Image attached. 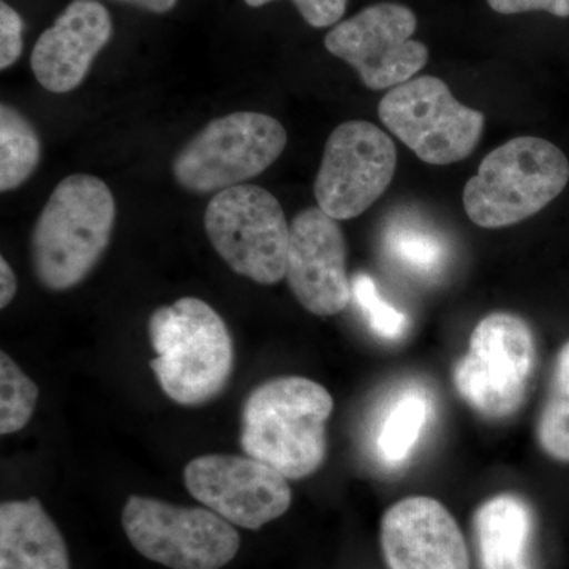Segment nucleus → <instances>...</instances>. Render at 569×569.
I'll return each instance as SVG.
<instances>
[{
  "instance_id": "obj_1",
  "label": "nucleus",
  "mask_w": 569,
  "mask_h": 569,
  "mask_svg": "<svg viewBox=\"0 0 569 569\" xmlns=\"http://www.w3.org/2000/svg\"><path fill=\"white\" fill-rule=\"evenodd\" d=\"M335 410L328 389L305 377L264 381L242 408L241 447L247 456L302 479L323 466L328 452L326 422Z\"/></svg>"
},
{
  "instance_id": "obj_2",
  "label": "nucleus",
  "mask_w": 569,
  "mask_h": 569,
  "mask_svg": "<svg viewBox=\"0 0 569 569\" xmlns=\"http://www.w3.org/2000/svg\"><path fill=\"white\" fill-rule=\"evenodd\" d=\"M116 200L91 174H71L52 190L31 234V264L41 287L67 291L80 284L110 246Z\"/></svg>"
},
{
  "instance_id": "obj_3",
  "label": "nucleus",
  "mask_w": 569,
  "mask_h": 569,
  "mask_svg": "<svg viewBox=\"0 0 569 569\" xmlns=\"http://www.w3.org/2000/svg\"><path fill=\"white\" fill-rule=\"evenodd\" d=\"M148 335L157 355L149 366L164 395L179 406H204L230 383L233 339L208 302L182 298L159 307L149 317Z\"/></svg>"
},
{
  "instance_id": "obj_4",
  "label": "nucleus",
  "mask_w": 569,
  "mask_h": 569,
  "mask_svg": "<svg viewBox=\"0 0 569 569\" xmlns=\"http://www.w3.org/2000/svg\"><path fill=\"white\" fill-rule=\"evenodd\" d=\"M569 182L560 148L538 137H519L488 153L463 189V208L481 228L509 227L552 203Z\"/></svg>"
},
{
  "instance_id": "obj_5",
  "label": "nucleus",
  "mask_w": 569,
  "mask_h": 569,
  "mask_svg": "<svg viewBox=\"0 0 569 569\" xmlns=\"http://www.w3.org/2000/svg\"><path fill=\"white\" fill-rule=\"evenodd\" d=\"M287 132L263 112L213 119L174 157L173 176L186 192L219 193L264 173L282 156Z\"/></svg>"
},
{
  "instance_id": "obj_6",
  "label": "nucleus",
  "mask_w": 569,
  "mask_h": 569,
  "mask_svg": "<svg viewBox=\"0 0 569 569\" xmlns=\"http://www.w3.org/2000/svg\"><path fill=\"white\" fill-rule=\"evenodd\" d=\"M537 362L533 331L522 317L496 312L482 318L452 378L459 396L485 418L518 413Z\"/></svg>"
},
{
  "instance_id": "obj_7",
  "label": "nucleus",
  "mask_w": 569,
  "mask_h": 569,
  "mask_svg": "<svg viewBox=\"0 0 569 569\" xmlns=\"http://www.w3.org/2000/svg\"><path fill=\"white\" fill-rule=\"evenodd\" d=\"M213 250L236 274L261 284L287 276L290 224L279 200L263 187H231L213 194L204 213Z\"/></svg>"
},
{
  "instance_id": "obj_8",
  "label": "nucleus",
  "mask_w": 569,
  "mask_h": 569,
  "mask_svg": "<svg viewBox=\"0 0 569 569\" xmlns=\"http://www.w3.org/2000/svg\"><path fill=\"white\" fill-rule=\"evenodd\" d=\"M122 527L142 557L171 569H222L241 548L234 526L211 509L151 497H129Z\"/></svg>"
},
{
  "instance_id": "obj_9",
  "label": "nucleus",
  "mask_w": 569,
  "mask_h": 569,
  "mask_svg": "<svg viewBox=\"0 0 569 569\" xmlns=\"http://www.w3.org/2000/svg\"><path fill=\"white\" fill-rule=\"evenodd\" d=\"M378 116L418 159L449 164L467 159L477 148L485 114L452 96L436 77L411 78L396 86L378 104Z\"/></svg>"
},
{
  "instance_id": "obj_10",
  "label": "nucleus",
  "mask_w": 569,
  "mask_h": 569,
  "mask_svg": "<svg viewBox=\"0 0 569 569\" xmlns=\"http://www.w3.org/2000/svg\"><path fill=\"white\" fill-rule=\"evenodd\" d=\"M418 20L400 3L367 7L325 37L326 50L358 71L369 89L396 88L425 69L429 50L415 40Z\"/></svg>"
},
{
  "instance_id": "obj_11",
  "label": "nucleus",
  "mask_w": 569,
  "mask_h": 569,
  "mask_svg": "<svg viewBox=\"0 0 569 569\" xmlns=\"http://www.w3.org/2000/svg\"><path fill=\"white\" fill-rule=\"evenodd\" d=\"M396 144L366 121L340 123L326 141L313 193L329 217L350 220L370 208L395 178Z\"/></svg>"
},
{
  "instance_id": "obj_12",
  "label": "nucleus",
  "mask_w": 569,
  "mask_h": 569,
  "mask_svg": "<svg viewBox=\"0 0 569 569\" xmlns=\"http://www.w3.org/2000/svg\"><path fill=\"white\" fill-rule=\"evenodd\" d=\"M186 488L231 526L260 530L290 509L288 478L250 456L206 455L183 468Z\"/></svg>"
},
{
  "instance_id": "obj_13",
  "label": "nucleus",
  "mask_w": 569,
  "mask_h": 569,
  "mask_svg": "<svg viewBox=\"0 0 569 569\" xmlns=\"http://www.w3.org/2000/svg\"><path fill=\"white\" fill-rule=\"evenodd\" d=\"M284 279L299 305L313 316H337L350 302L346 236L337 220L320 208L296 213Z\"/></svg>"
},
{
  "instance_id": "obj_14",
  "label": "nucleus",
  "mask_w": 569,
  "mask_h": 569,
  "mask_svg": "<svg viewBox=\"0 0 569 569\" xmlns=\"http://www.w3.org/2000/svg\"><path fill=\"white\" fill-rule=\"evenodd\" d=\"M381 548L389 569H470L459 523L436 498L408 497L387 509Z\"/></svg>"
},
{
  "instance_id": "obj_15",
  "label": "nucleus",
  "mask_w": 569,
  "mask_h": 569,
  "mask_svg": "<svg viewBox=\"0 0 569 569\" xmlns=\"http://www.w3.org/2000/svg\"><path fill=\"white\" fill-rule=\"evenodd\" d=\"M111 37V14L103 3L73 0L33 47L31 69L37 81L52 93L74 91Z\"/></svg>"
},
{
  "instance_id": "obj_16",
  "label": "nucleus",
  "mask_w": 569,
  "mask_h": 569,
  "mask_svg": "<svg viewBox=\"0 0 569 569\" xmlns=\"http://www.w3.org/2000/svg\"><path fill=\"white\" fill-rule=\"evenodd\" d=\"M0 569H70L66 539L39 498L0 507Z\"/></svg>"
},
{
  "instance_id": "obj_17",
  "label": "nucleus",
  "mask_w": 569,
  "mask_h": 569,
  "mask_svg": "<svg viewBox=\"0 0 569 569\" xmlns=\"http://www.w3.org/2000/svg\"><path fill=\"white\" fill-rule=\"evenodd\" d=\"M531 535V509L512 493L490 498L475 515V537L482 569H533Z\"/></svg>"
},
{
  "instance_id": "obj_18",
  "label": "nucleus",
  "mask_w": 569,
  "mask_h": 569,
  "mask_svg": "<svg viewBox=\"0 0 569 569\" xmlns=\"http://www.w3.org/2000/svg\"><path fill=\"white\" fill-rule=\"evenodd\" d=\"M41 142L31 122L11 104H0V192L18 189L39 167Z\"/></svg>"
},
{
  "instance_id": "obj_19",
  "label": "nucleus",
  "mask_w": 569,
  "mask_h": 569,
  "mask_svg": "<svg viewBox=\"0 0 569 569\" xmlns=\"http://www.w3.org/2000/svg\"><path fill=\"white\" fill-rule=\"evenodd\" d=\"M430 410L429 399L419 391L403 392L389 408L377 436L378 452L385 462L399 466L410 458L429 421Z\"/></svg>"
},
{
  "instance_id": "obj_20",
  "label": "nucleus",
  "mask_w": 569,
  "mask_h": 569,
  "mask_svg": "<svg viewBox=\"0 0 569 569\" xmlns=\"http://www.w3.org/2000/svg\"><path fill=\"white\" fill-rule=\"evenodd\" d=\"M537 436L539 447L549 458L569 462V340L557 356Z\"/></svg>"
},
{
  "instance_id": "obj_21",
  "label": "nucleus",
  "mask_w": 569,
  "mask_h": 569,
  "mask_svg": "<svg viewBox=\"0 0 569 569\" xmlns=\"http://www.w3.org/2000/svg\"><path fill=\"white\" fill-rule=\"evenodd\" d=\"M385 247L400 268L419 277L436 276L447 261V246L429 228L417 223L392 224L385 236Z\"/></svg>"
},
{
  "instance_id": "obj_22",
  "label": "nucleus",
  "mask_w": 569,
  "mask_h": 569,
  "mask_svg": "<svg viewBox=\"0 0 569 569\" xmlns=\"http://www.w3.org/2000/svg\"><path fill=\"white\" fill-rule=\"evenodd\" d=\"M39 400V388L21 367L10 358L0 356V433L20 432L31 421Z\"/></svg>"
},
{
  "instance_id": "obj_23",
  "label": "nucleus",
  "mask_w": 569,
  "mask_h": 569,
  "mask_svg": "<svg viewBox=\"0 0 569 569\" xmlns=\"http://www.w3.org/2000/svg\"><path fill=\"white\" fill-rule=\"evenodd\" d=\"M351 295L365 313L367 323L377 336L387 340L400 339L407 331V317L381 298L377 283L367 274L351 280Z\"/></svg>"
},
{
  "instance_id": "obj_24",
  "label": "nucleus",
  "mask_w": 569,
  "mask_h": 569,
  "mask_svg": "<svg viewBox=\"0 0 569 569\" xmlns=\"http://www.w3.org/2000/svg\"><path fill=\"white\" fill-rule=\"evenodd\" d=\"M244 2L252 9H258L276 0H244ZM291 2L295 3L307 24L317 29L339 24L348 6V0H291Z\"/></svg>"
},
{
  "instance_id": "obj_25",
  "label": "nucleus",
  "mask_w": 569,
  "mask_h": 569,
  "mask_svg": "<svg viewBox=\"0 0 569 569\" xmlns=\"http://www.w3.org/2000/svg\"><path fill=\"white\" fill-rule=\"evenodd\" d=\"M24 21L6 0L0 2V70L10 69L22 52Z\"/></svg>"
},
{
  "instance_id": "obj_26",
  "label": "nucleus",
  "mask_w": 569,
  "mask_h": 569,
  "mask_svg": "<svg viewBox=\"0 0 569 569\" xmlns=\"http://www.w3.org/2000/svg\"><path fill=\"white\" fill-rule=\"evenodd\" d=\"M490 9L501 14L548 11L553 17L569 18V0H488Z\"/></svg>"
},
{
  "instance_id": "obj_27",
  "label": "nucleus",
  "mask_w": 569,
  "mask_h": 569,
  "mask_svg": "<svg viewBox=\"0 0 569 569\" xmlns=\"http://www.w3.org/2000/svg\"><path fill=\"white\" fill-rule=\"evenodd\" d=\"M0 283H2V288H0V307L6 309L13 301L18 291L17 274H14L11 266L7 263L6 258H0Z\"/></svg>"
},
{
  "instance_id": "obj_28",
  "label": "nucleus",
  "mask_w": 569,
  "mask_h": 569,
  "mask_svg": "<svg viewBox=\"0 0 569 569\" xmlns=\"http://www.w3.org/2000/svg\"><path fill=\"white\" fill-rule=\"evenodd\" d=\"M121 2L132 3L138 9L151 11V13L163 14L173 10L178 0H121Z\"/></svg>"
}]
</instances>
